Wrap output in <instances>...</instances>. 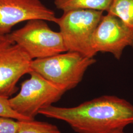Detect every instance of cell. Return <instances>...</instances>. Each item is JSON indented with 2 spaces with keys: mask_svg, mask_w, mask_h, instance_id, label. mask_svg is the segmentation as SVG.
<instances>
[{
  "mask_svg": "<svg viewBox=\"0 0 133 133\" xmlns=\"http://www.w3.org/2000/svg\"><path fill=\"white\" fill-rule=\"evenodd\" d=\"M0 117V133H16L18 129V120Z\"/></svg>",
  "mask_w": 133,
  "mask_h": 133,
  "instance_id": "4fadbf2b",
  "label": "cell"
},
{
  "mask_svg": "<svg viewBox=\"0 0 133 133\" xmlns=\"http://www.w3.org/2000/svg\"><path fill=\"white\" fill-rule=\"evenodd\" d=\"M0 117H4L17 120H29L15 111L11 107L9 98L0 95ZM31 120V119H30Z\"/></svg>",
  "mask_w": 133,
  "mask_h": 133,
  "instance_id": "7c38bea8",
  "label": "cell"
},
{
  "mask_svg": "<svg viewBox=\"0 0 133 133\" xmlns=\"http://www.w3.org/2000/svg\"><path fill=\"white\" fill-rule=\"evenodd\" d=\"M52 10L40 0H0V34L6 35L16 24L33 19L55 23Z\"/></svg>",
  "mask_w": 133,
  "mask_h": 133,
  "instance_id": "ba28073f",
  "label": "cell"
},
{
  "mask_svg": "<svg viewBox=\"0 0 133 133\" xmlns=\"http://www.w3.org/2000/svg\"><path fill=\"white\" fill-rule=\"evenodd\" d=\"M108 133H126L124 131V129H117L111 131Z\"/></svg>",
  "mask_w": 133,
  "mask_h": 133,
  "instance_id": "5bb4252c",
  "label": "cell"
},
{
  "mask_svg": "<svg viewBox=\"0 0 133 133\" xmlns=\"http://www.w3.org/2000/svg\"><path fill=\"white\" fill-rule=\"evenodd\" d=\"M32 59L8 34H0V95L10 98L19 79L32 71Z\"/></svg>",
  "mask_w": 133,
  "mask_h": 133,
  "instance_id": "8992f818",
  "label": "cell"
},
{
  "mask_svg": "<svg viewBox=\"0 0 133 133\" xmlns=\"http://www.w3.org/2000/svg\"><path fill=\"white\" fill-rule=\"evenodd\" d=\"M46 22L42 19L30 20L23 27L8 34L32 60L67 52L60 32L53 31Z\"/></svg>",
  "mask_w": 133,
  "mask_h": 133,
  "instance_id": "5b68a950",
  "label": "cell"
},
{
  "mask_svg": "<svg viewBox=\"0 0 133 133\" xmlns=\"http://www.w3.org/2000/svg\"><path fill=\"white\" fill-rule=\"evenodd\" d=\"M104 11L90 10H72L57 17L58 25L67 51L76 52L86 57L97 54L91 46L93 33Z\"/></svg>",
  "mask_w": 133,
  "mask_h": 133,
  "instance_id": "3957f363",
  "label": "cell"
},
{
  "mask_svg": "<svg viewBox=\"0 0 133 133\" xmlns=\"http://www.w3.org/2000/svg\"><path fill=\"white\" fill-rule=\"evenodd\" d=\"M96 62L94 57L67 51L50 57L33 60L32 71L60 86L66 90L75 88L83 79L89 66Z\"/></svg>",
  "mask_w": 133,
  "mask_h": 133,
  "instance_id": "7a4b0ae2",
  "label": "cell"
},
{
  "mask_svg": "<svg viewBox=\"0 0 133 133\" xmlns=\"http://www.w3.org/2000/svg\"><path fill=\"white\" fill-rule=\"evenodd\" d=\"M107 13L117 17L133 29V0H112Z\"/></svg>",
  "mask_w": 133,
  "mask_h": 133,
  "instance_id": "30bf717a",
  "label": "cell"
},
{
  "mask_svg": "<svg viewBox=\"0 0 133 133\" xmlns=\"http://www.w3.org/2000/svg\"><path fill=\"white\" fill-rule=\"evenodd\" d=\"M21 85L19 93L9 98L11 107L18 114L28 119H35L40 110L60 100L66 91L48 81L35 71Z\"/></svg>",
  "mask_w": 133,
  "mask_h": 133,
  "instance_id": "277c9868",
  "label": "cell"
},
{
  "mask_svg": "<svg viewBox=\"0 0 133 133\" xmlns=\"http://www.w3.org/2000/svg\"><path fill=\"white\" fill-rule=\"evenodd\" d=\"M16 133H62L55 125L35 119L18 120Z\"/></svg>",
  "mask_w": 133,
  "mask_h": 133,
  "instance_id": "8fae6325",
  "label": "cell"
},
{
  "mask_svg": "<svg viewBox=\"0 0 133 133\" xmlns=\"http://www.w3.org/2000/svg\"><path fill=\"white\" fill-rule=\"evenodd\" d=\"M112 0H55L58 10L66 12L72 10H90L107 11Z\"/></svg>",
  "mask_w": 133,
  "mask_h": 133,
  "instance_id": "9c48e42d",
  "label": "cell"
},
{
  "mask_svg": "<svg viewBox=\"0 0 133 133\" xmlns=\"http://www.w3.org/2000/svg\"><path fill=\"white\" fill-rule=\"evenodd\" d=\"M91 46L97 53H111L119 60L124 49L133 48V29L112 14L103 15L93 33Z\"/></svg>",
  "mask_w": 133,
  "mask_h": 133,
  "instance_id": "52a82bcc",
  "label": "cell"
},
{
  "mask_svg": "<svg viewBox=\"0 0 133 133\" xmlns=\"http://www.w3.org/2000/svg\"><path fill=\"white\" fill-rule=\"evenodd\" d=\"M38 114L63 121L77 133H108L133 124V105L110 95L71 108L51 105L40 110Z\"/></svg>",
  "mask_w": 133,
  "mask_h": 133,
  "instance_id": "6da1fadb",
  "label": "cell"
}]
</instances>
